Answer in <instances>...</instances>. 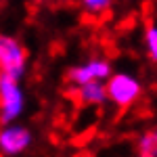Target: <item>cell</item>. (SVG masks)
<instances>
[{"mask_svg":"<svg viewBox=\"0 0 157 157\" xmlns=\"http://www.w3.org/2000/svg\"><path fill=\"white\" fill-rule=\"evenodd\" d=\"M29 55L15 36L0 34V75L21 82L27 73Z\"/></svg>","mask_w":157,"mask_h":157,"instance_id":"6da1fadb","label":"cell"},{"mask_svg":"<svg viewBox=\"0 0 157 157\" xmlns=\"http://www.w3.org/2000/svg\"><path fill=\"white\" fill-rule=\"evenodd\" d=\"M105 94L107 101H111L117 109H128L140 98L143 84L134 73L117 71L111 73V78L105 82Z\"/></svg>","mask_w":157,"mask_h":157,"instance_id":"7a4b0ae2","label":"cell"},{"mask_svg":"<svg viewBox=\"0 0 157 157\" xmlns=\"http://www.w3.org/2000/svg\"><path fill=\"white\" fill-rule=\"evenodd\" d=\"M25 111V92L21 82L0 75V126L17 124Z\"/></svg>","mask_w":157,"mask_h":157,"instance_id":"3957f363","label":"cell"},{"mask_svg":"<svg viewBox=\"0 0 157 157\" xmlns=\"http://www.w3.org/2000/svg\"><path fill=\"white\" fill-rule=\"evenodd\" d=\"M111 73H113V67H111V63L107 59L92 57V59H88L82 65L71 67L67 71V75H65V80H67L69 86L78 88V86L88 84V82H103L105 84L109 78H111Z\"/></svg>","mask_w":157,"mask_h":157,"instance_id":"277c9868","label":"cell"},{"mask_svg":"<svg viewBox=\"0 0 157 157\" xmlns=\"http://www.w3.org/2000/svg\"><path fill=\"white\" fill-rule=\"evenodd\" d=\"M34 143V134L21 124L0 126V153L6 157H15L25 153Z\"/></svg>","mask_w":157,"mask_h":157,"instance_id":"5b68a950","label":"cell"},{"mask_svg":"<svg viewBox=\"0 0 157 157\" xmlns=\"http://www.w3.org/2000/svg\"><path fill=\"white\" fill-rule=\"evenodd\" d=\"M75 94L80 98V103L84 105H94L101 107L107 103V94H105V84L103 82H88L75 88Z\"/></svg>","mask_w":157,"mask_h":157,"instance_id":"8992f818","label":"cell"},{"mask_svg":"<svg viewBox=\"0 0 157 157\" xmlns=\"http://www.w3.org/2000/svg\"><path fill=\"white\" fill-rule=\"evenodd\" d=\"M136 155L138 157H157V132L145 130L136 140Z\"/></svg>","mask_w":157,"mask_h":157,"instance_id":"52a82bcc","label":"cell"},{"mask_svg":"<svg viewBox=\"0 0 157 157\" xmlns=\"http://www.w3.org/2000/svg\"><path fill=\"white\" fill-rule=\"evenodd\" d=\"M80 6H82V11H84L86 15L101 17V15H105V13L113 6V2H109V0H84Z\"/></svg>","mask_w":157,"mask_h":157,"instance_id":"ba28073f","label":"cell"},{"mask_svg":"<svg viewBox=\"0 0 157 157\" xmlns=\"http://www.w3.org/2000/svg\"><path fill=\"white\" fill-rule=\"evenodd\" d=\"M145 50L151 61L157 59V27L155 23H149L145 27Z\"/></svg>","mask_w":157,"mask_h":157,"instance_id":"9c48e42d","label":"cell"}]
</instances>
